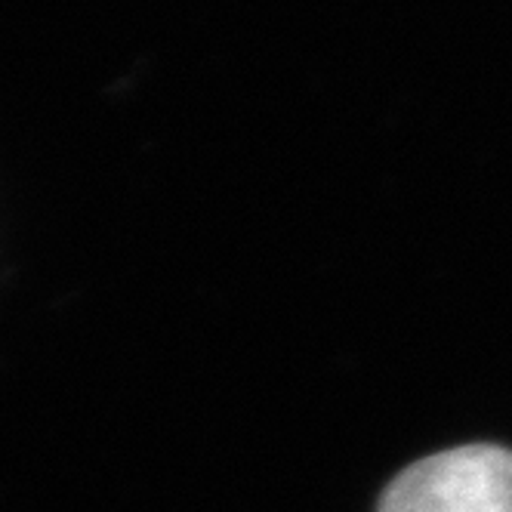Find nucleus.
<instances>
[{"instance_id": "obj_1", "label": "nucleus", "mask_w": 512, "mask_h": 512, "mask_svg": "<svg viewBox=\"0 0 512 512\" xmlns=\"http://www.w3.org/2000/svg\"><path fill=\"white\" fill-rule=\"evenodd\" d=\"M377 512H512V448L479 442L398 472Z\"/></svg>"}]
</instances>
